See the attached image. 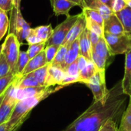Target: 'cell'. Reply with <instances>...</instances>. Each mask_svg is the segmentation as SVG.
<instances>
[{
    "instance_id": "6da1fadb",
    "label": "cell",
    "mask_w": 131,
    "mask_h": 131,
    "mask_svg": "<svg viewBox=\"0 0 131 131\" xmlns=\"http://www.w3.org/2000/svg\"><path fill=\"white\" fill-rule=\"evenodd\" d=\"M130 97L124 93L122 81H118L101 101H94L75 121L62 131H99L111 119L122 117Z\"/></svg>"
},
{
    "instance_id": "7a4b0ae2",
    "label": "cell",
    "mask_w": 131,
    "mask_h": 131,
    "mask_svg": "<svg viewBox=\"0 0 131 131\" xmlns=\"http://www.w3.org/2000/svg\"><path fill=\"white\" fill-rule=\"evenodd\" d=\"M63 88L64 87L61 85H58L56 87H48L47 90L39 95L18 101L10 119L8 121V131H18L26 119L29 117L31 111L41 101H44L51 94L55 93Z\"/></svg>"
},
{
    "instance_id": "3957f363",
    "label": "cell",
    "mask_w": 131,
    "mask_h": 131,
    "mask_svg": "<svg viewBox=\"0 0 131 131\" xmlns=\"http://www.w3.org/2000/svg\"><path fill=\"white\" fill-rule=\"evenodd\" d=\"M20 42L17 38L12 33H8L4 42L1 45V53L5 56L10 71L16 75V66L20 54Z\"/></svg>"
},
{
    "instance_id": "277c9868",
    "label": "cell",
    "mask_w": 131,
    "mask_h": 131,
    "mask_svg": "<svg viewBox=\"0 0 131 131\" xmlns=\"http://www.w3.org/2000/svg\"><path fill=\"white\" fill-rule=\"evenodd\" d=\"M30 30V25L24 19L20 9L13 8L9 19V33L13 34L21 44L26 39Z\"/></svg>"
},
{
    "instance_id": "5b68a950",
    "label": "cell",
    "mask_w": 131,
    "mask_h": 131,
    "mask_svg": "<svg viewBox=\"0 0 131 131\" xmlns=\"http://www.w3.org/2000/svg\"><path fill=\"white\" fill-rule=\"evenodd\" d=\"M104 37L107 41L109 51L113 56L126 54L131 50V35L127 34L116 35L104 32Z\"/></svg>"
},
{
    "instance_id": "8992f818",
    "label": "cell",
    "mask_w": 131,
    "mask_h": 131,
    "mask_svg": "<svg viewBox=\"0 0 131 131\" xmlns=\"http://www.w3.org/2000/svg\"><path fill=\"white\" fill-rule=\"evenodd\" d=\"M78 17H79V14L74 15H69L64 21L58 25L54 28L53 31V34L51 36V38L46 41V45H53L60 46L63 45L70 29L76 22Z\"/></svg>"
},
{
    "instance_id": "52a82bcc",
    "label": "cell",
    "mask_w": 131,
    "mask_h": 131,
    "mask_svg": "<svg viewBox=\"0 0 131 131\" xmlns=\"http://www.w3.org/2000/svg\"><path fill=\"white\" fill-rule=\"evenodd\" d=\"M105 72L106 71L98 70L88 82L84 84L92 91L94 101L103 100L107 96L109 91L106 85Z\"/></svg>"
},
{
    "instance_id": "ba28073f",
    "label": "cell",
    "mask_w": 131,
    "mask_h": 131,
    "mask_svg": "<svg viewBox=\"0 0 131 131\" xmlns=\"http://www.w3.org/2000/svg\"><path fill=\"white\" fill-rule=\"evenodd\" d=\"M17 102L16 98L5 92L4 98L0 105V124L9 121Z\"/></svg>"
},
{
    "instance_id": "9c48e42d",
    "label": "cell",
    "mask_w": 131,
    "mask_h": 131,
    "mask_svg": "<svg viewBox=\"0 0 131 131\" xmlns=\"http://www.w3.org/2000/svg\"><path fill=\"white\" fill-rule=\"evenodd\" d=\"M65 75V71L63 70L61 67L54 66L50 64L45 83V87H53L56 85H61Z\"/></svg>"
},
{
    "instance_id": "30bf717a",
    "label": "cell",
    "mask_w": 131,
    "mask_h": 131,
    "mask_svg": "<svg viewBox=\"0 0 131 131\" xmlns=\"http://www.w3.org/2000/svg\"><path fill=\"white\" fill-rule=\"evenodd\" d=\"M54 13L56 16L66 15L68 17L70 14V10L74 6H79L81 8V5L73 0H50Z\"/></svg>"
},
{
    "instance_id": "8fae6325",
    "label": "cell",
    "mask_w": 131,
    "mask_h": 131,
    "mask_svg": "<svg viewBox=\"0 0 131 131\" xmlns=\"http://www.w3.org/2000/svg\"><path fill=\"white\" fill-rule=\"evenodd\" d=\"M86 28V18L84 15L81 12L79 14V17L74 25L70 29L63 45L68 44L71 45L74 41L78 39L83 31Z\"/></svg>"
},
{
    "instance_id": "7c38bea8",
    "label": "cell",
    "mask_w": 131,
    "mask_h": 131,
    "mask_svg": "<svg viewBox=\"0 0 131 131\" xmlns=\"http://www.w3.org/2000/svg\"><path fill=\"white\" fill-rule=\"evenodd\" d=\"M104 32L121 35L125 34L124 27L119 20L117 15L113 12L107 18H106L104 21Z\"/></svg>"
},
{
    "instance_id": "4fadbf2b",
    "label": "cell",
    "mask_w": 131,
    "mask_h": 131,
    "mask_svg": "<svg viewBox=\"0 0 131 131\" xmlns=\"http://www.w3.org/2000/svg\"><path fill=\"white\" fill-rule=\"evenodd\" d=\"M81 8H88L97 11L104 18V20L107 18L114 12L108 6L104 5L100 0H82L81 1Z\"/></svg>"
},
{
    "instance_id": "5bb4252c",
    "label": "cell",
    "mask_w": 131,
    "mask_h": 131,
    "mask_svg": "<svg viewBox=\"0 0 131 131\" xmlns=\"http://www.w3.org/2000/svg\"><path fill=\"white\" fill-rule=\"evenodd\" d=\"M121 81L124 93L131 97V50L125 54L124 74Z\"/></svg>"
},
{
    "instance_id": "9a60e30c",
    "label": "cell",
    "mask_w": 131,
    "mask_h": 131,
    "mask_svg": "<svg viewBox=\"0 0 131 131\" xmlns=\"http://www.w3.org/2000/svg\"><path fill=\"white\" fill-rule=\"evenodd\" d=\"M78 41H79L80 55L84 56L88 61H91L92 46L89 38L88 29L87 28V27L79 36Z\"/></svg>"
},
{
    "instance_id": "2e32d148",
    "label": "cell",
    "mask_w": 131,
    "mask_h": 131,
    "mask_svg": "<svg viewBox=\"0 0 131 131\" xmlns=\"http://www.w3.org/2000/svg\"><path fill=\"white\" fill-rule=\"evenodd\" d=\"M13 83L18 88H34V87H42L39 84L36 78L34 77L33 74L28 73L26 74L15 75Z\"/></svg>"
},
{
    "instance_id": "e0dca14e",
    "label": "cell",
    "mask_w": 131,
    "mask_h": 131,
    "mask_svg": "<svg viewBox=\"0 0 131 131\" xmlns=\"http://www.w3.org/2000/svg\"><path fill=\"white\" fill-rule=\"evenodd\" d=\"M48 87H34V88H18L15 90V96L18 101L32 97L37 95H39L44 93L47 90Z\"/></svg>"
},
{
    "instance_id": "ac0fdd59",
    "label": "cell",
    "mask_w": 131,
    "mask_h": 131,
    "mask_svg": "<svg viewBox=\"0 0 131 131\" xmlns=\"http://www.w3.org/2000/svg\"><path fill=\"white\" fill-rule=\"evenodd\" d=\"M48 64V63L47 61L45 50H44L43 51L39 53L38 55H36L35 57H34L33 58L29 60V61H28L27 66L25 67V68L24 69L21 75L31 73V72H32V71H35V70H37V69H38L40 68H42V67L45 66Z\"/></svg>"
},
{
    "instance_id": "d6986e66",
    "label": "cell",
    "mask_w": 131,
    "mask_h": 131,
    "mask_svg": "<svg viewBox=\"0 0 131 131\" xmlns=\"http://www.w3.org/2000/svg\"><path fill=\"white\" fill-rule=\"evenodd\" d=\"M79 55H80V48H79V41L78 38L69 45V48L68 49L67 54L64 58V61L61 66L62 69L65 71L68 66H69L71 64L75 61Z\"/></svg>"
},
{
    "instance_id": "ffe728a7",
    "label": "cell",
    "mask_w": 131,
    "mask_h": 131,
    "mask_svg": "<svg viewBox=\"0 0 131 131\" xmlns=\"http://www.w3.org/2000/svg\"><path fill=\"white\" fill-rule=\"evenodd\" d=\"M92 51L94 52L95 54H97L101 58L106 60L107 61V63L109 64V65L113 61V57H114V56L111 55L104 37H101L100 38L99 41L92 48Z\"/></svg>"
},
{
    "instance_id": "44dd1931",
    "label": "cell",
    "mask_w": 131,
    "mask_h": 131,
    "mask_svg": "<svg viewBox=\"0 0 131 131\" xmlns=\"http://www.w3.org/2000/svg\"><path fill=\"white\" fill-rule=\"evenodd\" d=\"M121 21L125 34L131 35V8L126 7L121 12L115 13Z\"/></svg>"
},
{
    "instance_id": "7402d4cb",
    "label": "cell",
    "mask_w": 131,
    "mask_h": 131,
    "mask_svg": "<svg viewBox=\"0 0 131 131\" xmlns=\"http://www.w3.org/2000/svg\"><path fill=\"white\" fill-rule=\"evenodd\" d=\"M98 71L97 68L92 61H88L87 65L80 71L79 73V83L85 84L88 82Z\"/></svg>"
},
{
    "instance_id": "603a6c76",
    "label": "cell",
    "mask_w": 131,
    "mask_h": 131,
    "mask_svg": "<svg viewBox=\"0 0 131 131\" xmlns=\"http://www.w3.org/2000/svg\"><path fill=\"white\" fill-rule=\"evenodd\" d=\"M118 131H131V97H130L128 105L121 117Z\"/></svg>"
},
{
    "instance_id": "cb8c5ba5",
    "label": "cell",
    "mask_w": 131,
    "mask_h": 131,
    "mask_svg": "<svg viewBox=\"0 0 131 131\" xmlns=\"http://www.w3.org/2000/svg\"><path fill=\"white\" fill-rule=\"evenodd\" d=\"M36 35L38 37L43 41L46 42L52 35L54 29L52 28L51 25H41L38 27H36L34 28Z\"/></svg>"
},
{
    "instance_id": "d4e9b609",
    "label": "cell",
    "mask_w": 131,
    "mask_h": 131,
    "mask_svg": "<svg viewBox=\"0 0 131 131\" xmlns=\"http://www.w3.org/2000/svg\"><path fill=\"white\" fill-rule=\"evenodd\" d=\"M69 45H68V44H64V45H61L59 46V48L57 51V54H56V55H55V57H54V60L51 64L61 68L63 62L64 61V58H65V55L67 54L68 49L69 48Z\"/></svg>"
},
{
    "instance_id": "484cf974",
    "label": "cell",
    "mask_w": 131,
    "mask_h": 131,
    "mask_svg": "<svg viewBox=\"0 0 131 131\" xmlns=\"http://www.w3.org/2000/svg\"><path fill=\"white\" fill-rule=\"evenodd\" d=\"M82 13L84 15V16L86 18H90L104 26V18L97 11H95V10L91 9V8H83Z\"/></svg>"
},
{
    "instance_id": "4316f807",
    "label": "cell",
    "mask_w": 131,
    "mask_h": 131,
    "mask_svg": "<svg viewBox=\"0 0 131 131\" xmlns=\"http://www.w3.org/2000/svg\"><path fill=\"white\" fill-rule=\"evenodd\" d=\"M30 58L28 55L27 51H20L18 62H17V66H16V75H19L22 74Z\"/></svg>"
},
{
    "instance_id": "83f0119b",
    "label": "cell",
    "mask_w": 131,
    "mask_h": 131,
    "mask_svg": "<svg viewBox=\"0 0 131 131\" xmlns=\"http://www.w3.org/2000/svg\"><path fill=\"white\" fill-rule=\"evenodd\" d=\"M49 64H48L45 66H44L42 68H38V69H37V70L31 72L33 74L34 77L36 78V80L39 83V84L41 86H42V87H45V80H46Z\"/></svg>"
},
{
    "instance_id": "f1b7e54d",
    "label": "cell",
    "mask_w": 131,
    "mask_h": 131,
    "mask_svg": "<svg viewBox=\"0 0 131 131\" xmlns=\"http://www.w3.org/2000/svg\"><path fill=\"white\" fill-rule=\"evenodd\" d=\"M15 75L10 71L8 74L0 78V96L5 94L8 87L12 84Z\"/></svg>"
},
{
    "instance_id": "f546056e",
    "label": "cell",
    "mask_w": 131,
    "mask_h": 131,
    "mask_svg": "<svg viewBox=\"0 0 131 131\" xmlns=\"http://www.w3.org/2000/svg\"><path fill=\"white\" fill-rule=\"evenodd\" d=\"M86 27L88 30L96 33L100 37H104V26L100 25L99 23H97L88 18H86Z\"/></svg>"
},
{
    "instance_id": "4dcf8cb0",
    "label": "cell",
    "mask_w": 131,
    "mask_h": 131,
    "mask_svg": "<svg viewBox=\"0 0 131 131\" xmlns=\"http://www.w3.org/2000/svg\"><path fill=\"white\" fill-rule=\"evenodd\" d=\"M9 27V18L7 13L0 9V41L8 31Z\"/></svg>"
},
{
    "instance_id": "1f68e13d",
    "label": "cell",
    "mask_w": 131,
    "mask_h": 131,
    "mask_svg": "<svg viewBox=\"0 0 131 131\" xmlns=\"http://www.w3.org/2000/svg\"><path fill=\"white\" fill-rule=\"evenodd\" d=\"M45 46H46V42H41L38 44L29 45V47L27 50V53H28L29 58L31 59L36 55H38L39 53L43 51L45 48Z\"/></svg>"
},
{
    "instance_id": "d6a6232c",
    "label": "cell",
    "mask_w": 131,
    "mask_h": 131,
    "mask_svg": "<svg viewBox=\"0 0 131 131\" xmlns=\"http://www.w3.org/2000/svg\"><path fill=\"white\" fill-rule=\"evenodd\" d=\"M91 61L94 63L99 71H106V68L109 66V64L106 60L101 58L93 51L91 53Z\"/></svg>"
},
{
    "instance_id": "836d02e7",
    "label": "cell",
    "mask_w": 131,
    "mask_h": 131,
    "mask_svg": "<svg viewBox=\"0 0 131 131\" xmlns=\"http://www.w3.org/2000/svg\"><path fill=\"white\" fill-rule=\"evenodd\" d=\"M59 48V46L58 45H46L45 48V53L46 56V59L48 64H51L53 61L57 51Z\"/></svg>"
},
{
    "instance_id": "e575fe53",
    "label": "cell",
    "mask_w": 131,
    "mask_h": 131,
    "mask_svg": "<svg viewBox=\"0 0 131 131\" xmlns=\"http://www.w3.org/2000/svg\"><path fill=\"white\" fill-rule=\"evenodd\" d=\"M10 67L5 58V56L0 54V78L4 77L10 72Z\"/></svg>"
},
{
    "instance_id": "d590c367",
    "label": "cell",
    "mask_w": 131,
    "mask_h": 131,
    "mask_svg": "<svg viewBox=\"0 0 131 131\" xmlns=\"http://www.w3.org/2000/svg\"><path fill=\"white\" fill-rule=\"evenodd\" d=\"M65 73L67 75L72 76V77H79L80 69L78 68V61L77 60L74 61L72 64H71L68 68L65 69Z\"/></svg>"
},
{
    "instance_id": "8d00e7d4",
    "label": "cell",
    "mask_w": 131,
    "mask_h": 131,
    "mask_svg": "<svg viewBox=\"0 0 131 131\" xmlns=\"http://www.w3.org/2000/svg\"><path fill=\"white\" fill-rule=\"evenodd\" d=\"M26 41L28 45H34V44H38V43H41L43 42L36 35L34 28H31L30 31L28 32L27 37H26Z\"/></svg>"
},
{
    "instance_id": "74e56055",
    "label": "cell",
    "mask_w": 131,
    "mask_h": 131,
    "mask_svg": "<svg viewBox=\"0 0 131 131\" xmlns=\"http://www.w3.org/2000/svg\"><path fill=\"white\" fill-rule=\"evenodd\" d=\"M99 131H118V127L117 126V121L115 120H109Z\"/></svg>"
},
{
    "instance_id": "f35d334b",
    "label": "cell",
    "mask_w": 131,
    "mask_h": 131,
    "mask_svg": "<svg viewBox=\"0 0 131 131\" xmlns=\"http://www.w3.org/2000/svg\"><path fill=\"white\" fill-rule=\"evenodd\" d=\"M126 7H127V5L126 2H124V0H115L113 4L112 11L114 13H117L118 12L122 11Z\"/></svg>"
},
{
    "instance_id": "ab89813d",
    "label": "cell",
    "mask_w": 131,
    "mask_h": 131,
    "mask_svg": "<svg viewBox=\"0 0 131 131\" xmlns=\"http://www.w3.org/2000/svg\"><path fill=\"white\" fill-rule=\"evenodd\" d=\"M14 8L12 0H0V9L5 12H9Z\"/></svg>"
},
{
    "instance_id": "60d3db41",
    "label": "cell",
    "mask_w": 131,
    "mask_h": 131,
    "mask_svg": "<svg viewBox=\"0 0 131 131\" xmlns=\"http://www.w3.org/2000/svg\"><path fill=\"white\" fill-rule=\"evenodd\" d=\"M88 35H89V38H90V41H91V46H92V48L97 45V43L100 40V36L98 35H97L96 33L88 30Z\"/></svg>"
},
{
    "instance_id": "b9f144b4",
    "label": "cell",
    "mask_w": 131,
    "mask_h": 131,
    "mask_svg": "<svg viewBox=\"0 0 131 131\" xmlns=\"http://www.w3.org/2000/svg\"><path fill=\"white\" fill-rule=\"evenodd\" d=\"M77 61H78V68L80 69V71H81L88 64V60L87 58H85L84 56L82 55H79L78 58H77Z\"/></svg>"
},
{
    "instance_id": "7bdbcfd3",
    "label": "cell",
    "mask_w": 131,
    "mask_h": 131,
    "mask_svg": "<svg viewBox=\"0 0 131 131\" xmlns=\"http://www.w3.org/2000/svg\"><path fill=\"white\" fill-rule=\"evenodd\" d=\"M101 2H102L104 5H106L107 6H108L110 8L112 9V7H113V4L115 0H100Z\"/></svg>"
},
{
    "instance_id": "ee69618b",
    "label": "cell",
    "mask_w": 131,
    "mask_h": 131,
    "mask_svg": "<svg viewBox=\"0 0 131 131\" xmlns=\"http://www.w3.org/2000/svg\"><path fill=\"white\" fill-rule=\"evenodd\" d=\"M12 2L13 4L14 8L17 9H20V5H21V0H12Z\"/></svg>"
},
{
    "instance_id": "f6af8a7d",
    "label": "cell",
    "mask_w": 131,
    "mask_h": 131,
    "mask_svg": "<svg viewBox=\"0 0 131 131\" xmlns=\"http://www.w3.org/2000/svg\"><path fill=\"white\" fill-rule=\"evenodd\" d=\"M0 131H8V122L0 124Z\"/></svg>"
},
{
    "instance_id": "bcb514c9",
    "label": "cell",
    "mask_w": 131,
    "mask_h": 131,
    "mask_svg": "<svg viewBox=\"0 0 131 131\" xmlns=\"http://www.w3.org/2000/svg\"><path fill=\"white\" fill-rule=\"evenodd\" d=\"M124 2H126L127 5L128 7H130L131 8V0H124Z\"/></svg>"
},
{
    "instance_id": "7dc6e473",
    "label": "cell",
    "mask_w": 131,
    "mask_h": 131,
    "mask_svg": "<svg viewBox=\"0 0 131 131\" xmlns=\"http://www.w3.org/2000/svg\"><path fill=\"white\" fill-rule=\"evenodd\" d=\"M4 96H5V94H3L2 95L0 96V105H1V104H2V100H3V98H4Z\"/></svg>"
},
{
    "instance_id": "c3c4849f",
    "label": "cell",
    "mask_w": 131,
    "mask_h": 131,
    "mask_svg": "<svg viewBox=\"0 0 131 131\" xmlns=\"http://www.w3.org/2000/svg\"><path fill=\"white\" fill-rule=\"evenodd\" d=\"M73 1H75V2H79V3L81 4V1H82V0H73Z\"/></svg>"
},
{
    "instance_id": "681fc988",
    "label": "cell",
    "mask_w": 131,
    "mask_h": 131,
    "mask_svg": "<svg viewBox=\"0 0 131 131\" xmlns=\"http://www.w3.org/2000/svg\"><path fill=\"white\" fill-rule=\"evenodd\" d=\"M1 48H2V47L0 46V54H1Z\"/></svg>"
}]
</instances>
